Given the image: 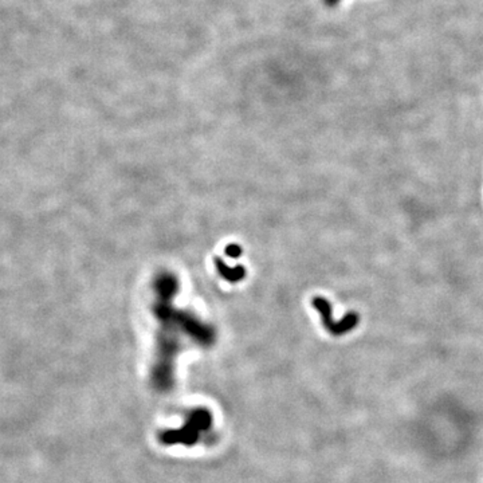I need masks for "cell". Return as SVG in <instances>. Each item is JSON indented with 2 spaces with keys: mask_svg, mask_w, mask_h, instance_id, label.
<instances>
[{
  "mask_svg": "<svg viewBox=\"0 0 483 483\" xmlns=\"http://www.w3.org/2000/svg\"><path fill=\"white\" fill-rule=\"evenodd\" d=\"M212 426V417L211 414L204 410L198 408L192 411L183 427L176 430H168L160 435V442L167 446L173 445H184V446H192L199 442L201 433H207Z\"/></svg>",
  "mask_w": 483,
  "mask_h": 483,
  "instance_id": "6da1fadb",
  "label": "cell"
}]
</instances>
